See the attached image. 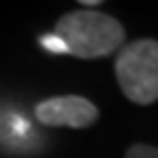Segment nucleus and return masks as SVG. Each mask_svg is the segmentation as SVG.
<instances>
[{
  "mask_svg": "<svg viewBox=\"0 0 158 158\" xmlns=\"http://www.w3.org/2000/svg\"><path fill=\"white\" fill-rule=\"evenodd\" d=\"M55 37L66 53L81 59H97L118 51L125 42L123 24L94 9H79L62 15L55 24Z\"/></svg>",
  "mask_w": 158,
  "mask_h": 158,
  "instance_id": "obj_1",
  "label": "nucleus"
},
{
  "mask_svg": "<svg viewBox=\"0 0 158 158\" xmlns=\"http://www.w3.org/2000/svg\"><path fill=\"white\" fill-rule=\"evenodd\" d=\"M114 75L132 103L149 106L158 101V40H136L121 46Z\"/></svg>",
  "mask_w": 158,
  "mask_h": 158,
  "instance_id": "obj_2",
  "label": "nucleus"
},
{
  "mask_svg": "<svg viewBox=\"0 0 158 158\" xmlns=\"http://www.w3.org/2000/svg\"><path fill=\"white\" fill-rule=\"evenodd\" d=\"M35 116L40 123L51 125V127H90L97 118L99 110L88 99L77 97V94H64V97H53L46 101L37 103Z\"/></svg>",
  "mask_w": 158,
  "mask_h": 158,
  "instance_id": "obj_3",
  "label": "nucleus"
},
{
  "mask_svg": "<svg viewBox=\"0 0 158 158\" xmlns=\"http://www.w3.org/2000/svg\"><path fill=\"white\" fill-rule=\"evenodd\" d=\"M125 158H158V147L145 145V143H136L125 152Z\"/></svg>",
  "mask_w": 158,
  "mask_h": 158,
  "instance_id": "obj_4",
  "label": "nucleus"
},
{
  "mask_svg": "<svg viewBox=\"0 0 158 158\" xmlns=\"http://www.w3.org/2000/svg\"><path fill=\"white\" fill-rule=\"evenodd\" d=\"M42 44L46 46V48H51V51H66L64 46H62V42L55 37V35H51V37H44L42 40Z\"/></svg>",
  "mask_w": 158,
  "mask_h": 158,
  "instance_id": "obj_5",
  "label": "nucleus"
}]
</instances>
